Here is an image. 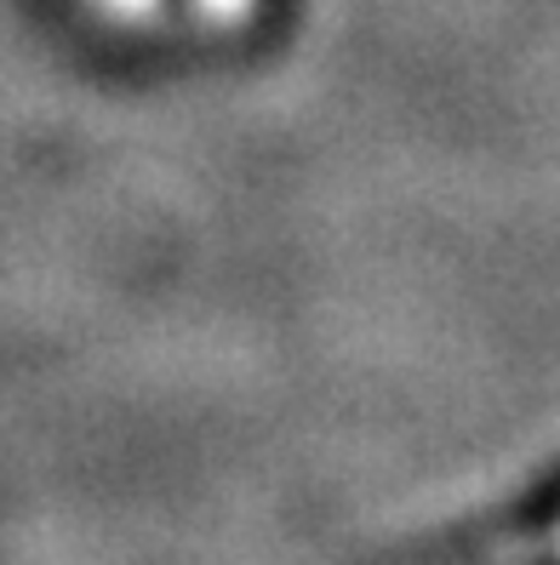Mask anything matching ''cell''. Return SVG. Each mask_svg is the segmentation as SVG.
Masks as SVG:
<instances>
[]
</instances>
